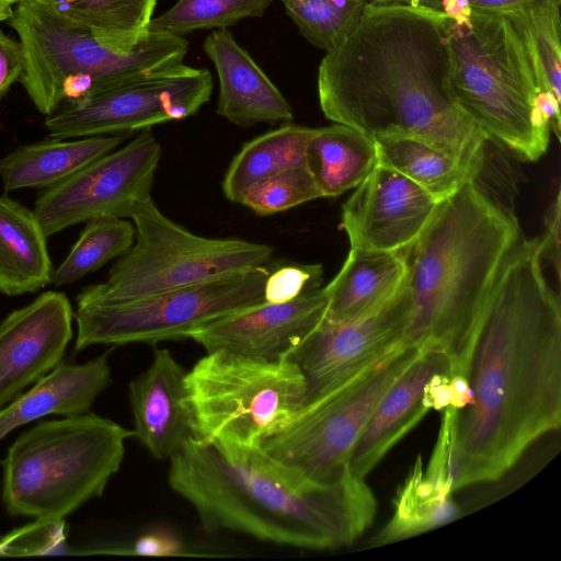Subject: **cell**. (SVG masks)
Wrapping results in <instances>:
<instances>
[{
  "label": "cell",
  "mask_w": 561,
  "mask_h": 561,
  "mask_svg": "<svg viewBox=\"0 0 561 561\" xmlns=\"http://www.w3.org/2000/svg\"><path fill=\"white\" fill-rule=\"evenodd\" d=\"M539 238L506 257L479 319L467 378L472 401L450 430L454 491L504 476L561 424V308Z\"/></svg>",
  "instance_id": "cell-1"
},
{
  "label": "cell",
  "mask_w": 561,
  "mask_h": 561,
  "mask_svg": "<svg viewBox=\"0 0 561 561\" xmlns=\"http://www.w3.org/2000/svg\"><path fill=\"white\" fill-rule=\"evenodd\" d=\"M444 12L407 2H369L318 70L324 116L374 140H423L469 170L482 171L486 138L451 88Z\"/></svg>",
  "instance_id": "cell-2"
},
{
  "label": "cell",
  "mask_w": 561,
  "mask_h": 561,
  "mask_svg": "<svg viewBox=\"0 0 561 561\" xmlns=\"http://www.w3.org/2000/svg\"><path fill=\"white\" fill-rule=\"evenodd\" d=\"M170 488L208 533L236 531L282 546L330 550L355 542L377 502L352 473L329 484L308 480L261 447L227 457L191 437L170 459Z\"/></svg>",
  "instance_id": "cell-3"
},
{
  "label": "cell",
  "mask_w": 561,
  "mask_h": 561,
  "mask_svg": "<svg viewBox=\"0 0 561 561\" xmlns=\"http://www.w3.org/2000/svg\"><path fill=\"white\" fill-rule=\"evenodd\" d=\"M519 239L513 211L476 180L439 202L407 249L411 314L402 345L440 351L450 376L467 377L482 310Z\"/></svg>",
  "instance_id": "cell-4"
},
{
  "label": "cell",
  "mask_w": 561,
  "mask_h": 561,
  "mask_svg": "<svg viewBox=\"0 0 561 561\" xmlns=\"http://www.w3.org/2000/svg\"><path fill=\"white\" fill-rule=\"evenodd\" d=\"M447 16L455 99L480 129L523 161L548 149L550 125L536 107L540 91L529 50L506 13Z\"/></svg>",
  "instance_id": "cell-5"
},
{
  "label": "cell",
  "mask_w": 561,
  "mask_h": 561,
  "mask_svg": "<svg viewBox=\"0 0 561 561\" xmlns=\"http://www.w3.org/2000/svg\"><path fill=\"white\" fill-rule=\"evenodd\" d=\"M7 21L22 46L20 82L45 116L67 101L182 64L188 49L183 36L148 30L131 50H117L37 0H20Z\"/></svg>",
  "instance_id": "cell-6"
},
{
  "label": "cell",
  "mask_w": 561,
  "mask_h": 561,
  "mask_svg": "<svg viewBox=\"0 0 561 561\" xmlns=\"http://www.w3.org/2000/svg\"><path fill=\"white\" fill-rule=\"evenodd\" d=\"M133 436V430L91 412L42 421L23 432L1 460L8 514L60 520L102 496Z\"/></svg>",
  "instance_id": "cell-7"
},
{
  "label": "cell",
  "mask_w": 561,
  "mask_h": 561,
  "mask_svg": "<svg viewBox=\"0 0 561 561\" xmlns=\"http://www.w3.org/2000/svg\"><path fill=\"white\" fill-rule=\"evenodd\" d=\"M306 399L305 376L290 357L267 360L215 351L184 378L193 438L227 457L260 448Z\"/></svg>",
  "instance_id": "cell-8"
},
{
  "label": "cell",
  "mask_w": 561,
  "mask_h": 561,
  "mask_svg": "<svg viewBox=\"0 0 561 561\" xmlns=\"http://www.w3.org/2000/svg\"><path fill=\"white\" fill-rule=\"evenodd\" d=\"M136 239L107 278L83 288L77 306L127 302L270 262L273 248L241 239L205 238L163 215L151 198L130 215Z\"/></svg>",
  "instance_id": "cell-9"
},
{
  "label": "cell",
  "mask_w": 561,
  "mask_h": 561,
  "mask_svg": "<svg viewBox=\"0 0 561 561\" xmlns=\"http://www.w3.org/2000/svg\"><path fill=\"white\" fill-rule=\"evenodd\" d=\"M419 352L401 346L358 376L306 401L263 440L261 449L310 481H340L351 473L352 450L373 410Z\"/></svg>",
  "instance_id": "cell-10"
},
{
  "label": "cell",
  "mask_w": 561,
  "mask_h": 561,
  "mask_svg": "<svg viewBox=\"0 0 561 561\" xmlns=\"http://www.w3.org/2000/svg\"><path fill=\"white\" fill-rule=\"evenodd\" d=\"M270 272L265 264L127 302L80 306L75 351L190 339L214 320L263 302Z\"/></svg>",
  "instance_id": "cell-11"
},
{
  "label": "cell",
  "mask_w": 561,
  "mask_h": 561,
  "mask_svg": "<svg viewBox=\"0 0 561 561\" xmlns=\"http://www.w3.org/2000/svg\"><path fill=\"white\" fill-rule=\"evenodd\" d=\"M208 70L179 64L123 85L62 103L48 114L49 138L70 139L150 129L194 115L210 99Z\"/></svg>",
  "instance_id": "cell-12"
},
{
  "label": "cell",
  "mask_w": 561,
  "mask_h": 561,
  "mask_svg": "<svg viewBox=\"0 0 561 561\" xmlns=\"http://www.w3.org/2000/svg\"><path fill=\"white\" fill-rule=\"evenodd\" d=\"M162 148L150 129L62 181L44 188L33 211L48 238L67 227L100 216L130 218L151 198Z\"/></svg>",
  "instance_id": "cell-13"
},
{
  "label": "cell",
  "mask_w": 561,
  "mask_h": 561,
  "mask_svg": "<svg viewBox=\"0 0 561 561\" xmlns=\"http://www.w3.org/2000/svg\"><path fill=\"white\" fill-rule=\"evenodd\" d=\"M411 314L407 282L382 309L350 321H322L290 354L311 400L358 376L403 346ZM305 401V402H306Z\"/></svg>",
  "instance_id": "cell-14"
},
{
  "label": "cell",
  "mask_w": 561,
  "mask_h": 561,
  "mask_svg": "<svg viewBox=\"0 0 561 561\" xmlns=\"http://www.w3.org/2000/svg\"><path fill=\"white\" fill-rule=\"evenodd\" d=\"M437 202L398 171L377 163L342 205L341 228L351 249H408L433 217Z\"/></svg>",
  "instance_id": "cell-15"
},
{
  "label": "cell",
  "mask_w": 561,
  "mask_h": 561,
  "mask_svg": "<svg viewBox=\"0 0 561 561\" xmlns=\"http://www.w3.org/2000/svg\"><path fill=\"white\" fill-rule=\"evenodd\" d=\"M73 310L48 290L0 323V410L55 369L72 339Z\"/></svg>",
  "instance_id": "cell-16"
},
{
  "label": "cell",
  "mask_w": 561,
  "mask_h": 561,
  "mask_svg": "<svg viewBox=\"0 0 561 561\" xmlns=\"http://www.w3.org/2000/svg\"><path fill=\"white\" fill-rule=\"evenodd\" d=\"M327 291L316 288L284 302H261L193 331L190 339L206 353L224 351L276 360L289 357L302 340L322 321Z\"/></svg>",
  "instance_id": "cell-17"
},
{
  "label": "cell",
  "mask_w": 561,
  "mask_h": 561,
  "mask_svg": "<svg viewBox=\"0 0 561 561\" xmlns=\"http://www.w3.org/2000/svg\"><path fill=\"white\" fill-rule=\"evenodd\" d=\"M410 366L378 401L362 430L350 458L353 476L366 479L387 453L430 411L423 390L436 374H451L448 357L434 348H419Z\"/></svg>",
  "instance_id": "cell-18"
},
{
  "label": "cell",
  "mask_w": 561,
  "mask_h": 561,
  "mask_svg": "<svg viewBox=\"0 0 561 561\" xmlns=\"http://www.w3.org/2000/svg\"><path fill=\"white\" fill-rule=\"evenodd\" d=\"M185 375L168 348H157L148 368L128 385L134 437L157 460L170 459L193 437L184 407Z\"/></svg>",
  "instance_id": "cell-19"
},
{
  "label": "cell",
  "mask_w": 561,
  "mask_h": 561,
  "mask_svg": "<svg viewBox=\"0 0 561 561\" xmlns=\"http://www.w3.org/2000/svg\"><path fill=\"white\" fill-rule=\"evenodd\" d=\"M204 50L218 73V115L239 127L293 121L289 103L229 30L211 32Z\"/></svg>",
  "instance_id": "cell-20"
},
{
  "label": "cell",
  "mask_w": 561,
  "mask_h": 561,
  "mask_svg": "<svg viewBox=\"0 0 561 561\" xmlns=\"http://www.w3.org/2000/svg\"><path fill=\"white\" fill-rule=\"evenodd\" d=\"M111 383L108 353L84 364L61 362L0 410V440L13 430L49 414L69 416L89 412Z\"/></svg>",
  "instance_id": "cell-21"
},
{
  "label": "cell",
  "mask_w": 561,
  "mask_h": 561,
  "mask_svg": "<svg viewBox=\"0 0 561 561\" xmlns=\"http://www.w3.org/2000/svg\"><path fill=\"white\" fill-rule=\"evenodd\" d=\"M408 278L407 249L374 251L351 249L335 277L324 287V319L356 320L387 306Z\"/></svg>",
  "instance_id": "cell-22"
},
{
  "label": "cell",
  "mask_w": 561,
  "mask_h": 561,
  "mask_svg": "<svg viewBox=\"0 0 561 561\" xmlns=\"http://www.w3.org/2000/svg\"><path fill=\"white\" fill-rule=\"evenodd\" d=\"M125 136H91L78 140L48 138L22 145L0 159L5 192L46 188L113 151Z\"/></svg>",
  "instance_id": "cell-23"
},
{
  "label": "cell",
  "mask_w": 561,
  "mask_h": 561,
  "mask_svg": "<svg viewBox=\"0 0 561 561\" xmlns=\"http://www.w3.org/2000/svg\"><path fill=\"white\" fill-rule=\"evenodd\" d=\"M46 239L32 209L0 196V293L18 296L51 283Z\"/></svg>",
  "instance_id": "cell-24"
},
{
  "label": "cell",
  "mask_w": 561,
  "mask_h": 561,
  "mask_svg": "<svg viewBox=\"0 0 561 561\" xmlns=\"http://www.w3.org/2000/svg\"><path fill=\"white\" fill-rule=\"evenodd\" d=\"M377 164L376 144L364 133L340 123L313 128L306 165L322 197L356 187Z\"/></svg>",
  "instance_id": "cell-25"
},
{
  "label": "cell",
  "mask_w": 561,
  "mask_h": 561,
  "mask_svg": "<svg viewBox=\"0 0 561 561\" xmlns=\"http://www.w3.org/2000/svg\"><path fill=\"white\" fill-rule=\"evenodd\" d=\"M313 128L291 123L245 142L231 160L221 188L225 197L238 203L255 182L275 173L306 165V150Z\"/></svg>",
  "instance_id": "cell-26"
},
{
  "label": "cell",
  "mask_w": 561,
  "mask_h": 561,
  "mask_svg": "<svg viewBox=\"0 0 561 561\" xmlns=\"http://www.w3.org/2000/svg\"><path fill=\"white\" fill-rule=\"evenodd\" d=\"M458 513L451 493L425 474L422 459L417 457L397 493L391 517L373 538L371 545H386L428 531L451 522Z\"/></svg>",
  "instance_id": "cell-27"
},
{
  "label": "cell",
  "mask_w": 561,
  "mask_h": 561,
  "mask_svg": "<svg viewBox=\"0 0 561 561\" xmlns=\"http://www.w3.org/2000/svg\"><path fill=\"white\" fill-rule=\"evenodd\" d=\"M377 163L407 176L442 202L466 182L477 178L454 158L434 146L411 137L375 140Z\"/></svg>",
  "instance_id": "cell-28"
},
{
  "label": "cell",
  "mask_w": 561,
  "mask_h": 561,
  "mask_svg": "<svg viewBox=\"0 0 561 561\" xmlns=\"http://www.w3.org/2000/svg\"><path fill=\"white\" fill-rule=\"evenodd\" d=\"M88 28L100 42L131 50L148 31L157 0H37Z\"/></svg>",
  "instance_id": "cell-29"
},
{
  "label": "cell",
  "mask_w": 561,
  "mask_h": 561,
  "mask_svg": "<svg viewBox=\"0 0 561 561\" xmlns=\"http://www.w3.org/2000/svg\"><path fill=\"white\" fill-rule=\"evenodd\" d=\"M561 0H538L504 12L519 31L538 75L540 91L561 103Z\"/></svg>",
  "instance_id": "cell-30"
},
{
  "label": "cell",
  "mask_w": 561,
  "mask_h": 561,
  "mask_svg": "<svg viewBox=\"0 0 561 561\" xmlns=\"http://www.w3.org/2000/svg\"><path fill=\"white\" fill-rule=\"evenodd\" d=\"M87 225L64 262L53 272L51 283L69 285L92 273L133 247L136 230L133 222L117 216H100Z\"/></svg>",
  "instance_id": "cell-31"
},
{
  "label": "cell",
  "mask_w": 561,
  "mask_h": 561,
  "mask_svg": "<svg viewBox=\"0 0 561 561\" xmlns=\"http://www.w3.org/2000/svg\"><path fill=\"white\" fill-rule=\"evenodd\" d=\"M272 0H179L152 18L148 30L182 36L195 30L226 28L245 18L262 16Z\"/></svg>",
  "instance_id": "cell-32"
},
{
  "label": "cell",
  "mask_w": 561,
  "mask_h": 561,
  "mask_svg": "<svg viewBox=\"0 0 561 561\" xmlns=\"http://www.w3.org/2000/svg\"><path fill=\"white\" fill-rule=\"evenodd\" d=\"M302 36L327 53L357 23L369 0H282Z\"/></svg>",
  "instance_id": "cell-33"
},
{
  "label": "cell",
  "mask_w": 561,
  "mask_h": 561,
  "mask_svg": "<svg viewBox=\"0 0 561 561\" xmlns=\"http://www.w3.org/2000/svg\"><path fill=\"white\" fill-rule=\"evenodd\" d=\"M322 197L307 165L291 168L249 186L239 197L255 214L268 216Z\"/></svg>",
  "instance_id": "cell-34"
},
{
  "label": "cell",
  "mask_w": 561,
  "mask_h": 561,
  "mask_svg": "<svg viewBox=\"0 0 561 561\" xmlns=\"http://www.w3.org/2000/svg\"><path fill=\"white\" fill-rule=\"evenodd\" d=\"M65 540V523L35 520L0 538V556L49 553Z\"/></svg>",
  "instance_id": "cell-35"
},
{
  "label": "cell",
  "mask_w": 561,
  "mask_h": 561,
  "mask_svg": "<svg viewBox=\"0 0 561 561\" xmlns=\"http://www.w3.org/2000/svg\"><path fill=\"white\" fill-rule=\"evenodd\" d=\"M322 280L320 264H284L271 270L263 287L265 302H284L319 288Z\"/></svg>",
  "instance_id": "cell-36"
},
{
  "label": "cell",
  "mask_w": 561,
  "mask_h": 561,
  "mask_svg": "<svg viewBox=\"0 0 561 561\" xmlns=\"http://www.w3.org/2000/svg\"><path fill=\"white\" fill-rule=\"evenodd\" d=\"M370 2H407L431 7L448 16L469 13L471 10L504 13L538 0H369Z\"/></svg>",
  "instance_id": "cell-37"
},
{
  "label": "cell",
  "mask_w": 561,
  "mask_h": 561,
  "mask_svg": "<svg viewBox=\"0 0 561 561\" xmlns=\"http://www.w3.org/2000/svg\"><path fill=\"white\" fill-rule=\"evenodd\" d=\"M24 70V57L20 42L0 31V100L11 85L20 81Z\"/></svg>",
  "instance_id": "cell-38"
},
{
  "label": "cell",
  "mask_w": 561,
  "mask_h": 561,
  "mask_svg": "<svg viewBox=\"0 0 561 561\" xmlns=\"http://www.w3.org/2000/svg\"><path fill=\"white\" fill-rule=\"evenodd\" d=\"M560 192L551 204L547 217L543 238L540 241L541 256L549 260L560 277Z\"/></svg>",
  "instance_id": "cell-39"
},
{
  "label": "cell",
  "mask_w": 561,
  "mask_h": 561,
  "mask_svg": "<svg viewBox=\"0 0 561 561\" xmlns=\"http://www.w3.org/2000/svg\"><path fill=\"white\" fill-rule=\"evenodd\" d=\"M182 546L171 535L152 533L139 537L131 549L134 554L142 556H171L181 554Z\"/></svg>",
  "instance_id": "cell-40"
},
{
  "label": "cell",
  "mask_w": 561,
  "mask_h": 561,
  "mask_svg": "<svg viewBox=\"0 0 561 561\" xmlns=\"http://www.w3.org/2000/svg\"><path fill=\"white\" fill-rule=\"evenodd\" d=\"M448 374H436L425 385L423 403L430 410L443 411L451 402Z\"/></svg>",
  "instance_id": "cell-41"
},
{
  "label": "cell",
  "mask_w": 561,
  "mask_h": 561,
  "mask_svg": "<svg viewBox=\"0 0 561 561\" xmlns=\"http://www.w3.org/2000/svg\"><path fill=\"white\" fill-rule=\"evenodd\" d=\"M13 13L12 3L0 2V22L7 21Z\"/></svg>",
  "instance_id": "cell-42"
},
{
  "label": "cell",
  "mask_w": 561,
  "mask_h": 561,
  "mask_svg": "<svg viewBox=\"0 0 561 561\" xmlns=\"http://www.w3.org/2000/svg\"><path fill=\"white\" fill-rule=\"evenodd\" d=\"M20 0H0V2L18 3Z\"/></svg>",
  "instance_id": "cell-43"
}]
</instances>
